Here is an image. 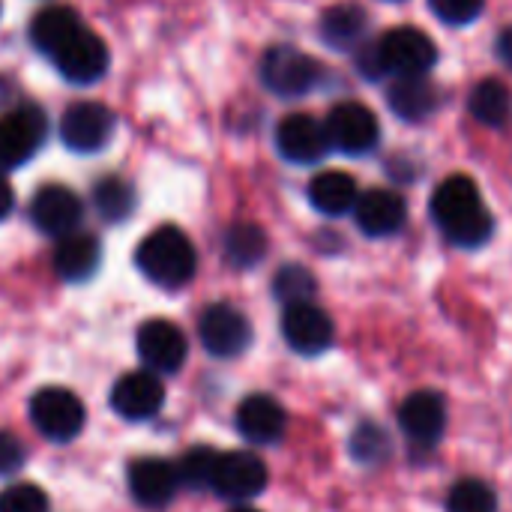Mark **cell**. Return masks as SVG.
<instances>
[{
	"instance_id": "cell-1",
	"label": "cell",
	"mask_w": 512,
	"mask_h": 512,
	"mask_svg": "<svg viewBox=\"0 0 512 512\" xmlns=\"http://www.w3.org/2000/svg\"><path fill=\"white\" fill-rule=\"evenodd\" d=\"M432 219L450 243L474 249L492 237L495 219L483 204L477 183L465 174L447 177L432 195Z\"/></svg>"
},
{
	"instance_id": "cell-2",
	"label": "cell",
	"mask_w": 512,
	"mask_h": 512,
	"mask_svg": "<svg viewBox=\"0 0 512 512\" xmlns=\"http://www.w3.org/2000/svg\"><path fill=\"white\" fill-rule=\"evenodd\" d=\"M135 264L153 285L177 291L192 282L198 270V252L186 231H180L177 225H162L141 240V246L135 249Z\"/></svg>"
},
{
	"instance_id": "cell-3",
	"label": "cell",
	"mask_w": 512,
	"mask_h": 512,
	"mask_svg": "<svg viewBox=\"0 0 512 512\" xmlns=\"http://www.w3.org/2000/svg\"><path fill=\"white\" fill-rule=\"evenodd\" d=\"M375 57L384 75L390 72L399 78H420L438 63V48L423 30L396 27L375 42Z\"/></svg>"
},
{
	"instance_id": "cell-4",
	"label": "cell",
	"mask_w": 512,
	"mask_h": 512,
	"mask_svg": "<svg viewBox=\"0 0 512 512\" xmlns=\"http://www.w3.org/2000/svg\"><path fill=\"white\" fill-rule=\"evenodd\" d=\"M84 405L66 387H42L30 399V423L36 432L54 444H66L81 435L84 429Z\"/></svg>"
},
{
	"instance_id": "cell-5",
	"label": "cell",
	"mask_w": 512,
	"mask_h": 512,
	"mask_svg": "<svg viewBox=\"0 0 512 512\" xmlns=\"http://www.w3.org/2000/svg\"><path fill=\"white\" fill-rule=\"evenodd\" d=\"M318 78H321V66L309 54L291 45H276L261 60V81L267 84V90H273L282 99L306 96L318 84Z\"/></svg>"
},
{
	"instance_id": "cell-6",
	"label": "cell",
	"mask_w": 512,
	"mask_h": 512,
	"mask_svg": "<svg viewBox=\"0 0 512 512\" xmlns=\"http://www.w3.org/2000/svg\"><path fill=\"white\" fill-rule=\"evenodd\" d=\"M48 135V120L36 105H18L0 114V174L24 165Z\"/></svg>"
},
{
	"instance_id": "cell-7",
	"label": "cell",
	"mask_w": 512,
	"mask_h": 512,
	"mask_svg": "<svg viewBox=\"0 0 512 512\" xmlns=\"http://www.w3.org/2000/svg\"><path fill=\"white\" fill-rule=\"evenodd\" d=\"M117 117L102 102H75L63 111L60 138L75 153H96L114 138Z\"/></svg>"
},
{
	"instance_id": "cell-8",
	"label": "cell",
	"mask_w": 512,
	"mask_h": 512,
	"mask_svg": "<svg viewBox=\"0 0 512 512\" xmlns=\"http://www.w3.org/2000/svg\"><path fill=\"white\" fill-rule=\"evenodd\" d=\"M198 336H201V345L207 348V354L228 360V357H240L249 348L252 324L237 306L213 303L204 309V315L198 321Z\"/></svg>"
},
{
	"instance_id": "cell-9",
	"label": "cell",
	"mask_w": 512,
	"mask_h": 512,
	"mask_svg": "<svg viewBox=\"0 0 512 512\" xmlns=\"http://www.w3.org/2000/svg\"><path fill=\"white\" fill-rule=\"evenodd\" d=\"M324 129H327L330 147H336V150H342L348 156H363V153L375 150L378 138H381L378 117L366 105H360V102L336 105L327 114Z\"/></svg>"
},
{
	"instance_id": "cell-10",
	"label": "cell",
	"mask_w": 512,
	"mask_h": 512,
	"mask_svg": "<svg viewBox=\"0 0 512 512\" xmlns=\"http://www.w3.org/2000/svg\"><path fill=\"white\" fill-rule=\"evenodd\" d=\"M135 348H138V360L144 363V369L156 375H174L186 363V354H189V342L183 330L165 318H153L141 324L135 336Z\"/></svg>"
},
{
	"instance_id": "cell-11",
	"label": "cell",
	"mask_w": 512,
	"mask_h": 512,
	"mask_svg": "<svg viewBox=\"0 0 512 512\" xmlns=\"http://www.w3.org/2000/svg\"><path fill=\"white\" fill-rule=\"evenodd\" d=\"M282 336L291 345V351H297L303 357H318L333 345L336 327H333V318L321 306L306 300V303L285 306V312H282Z\"/></svg>"
},
{
	"instance_id": "cell-12",
	"label": "cell",
	"mask_w": 512,
	"mask_h": 512,
	"mask_svg": "<svg viewBox=\"0 0 512 512\" xmlns=\"http://www.w3.org/2000/svg\"><path fill=\"white\" fill-rule=\"evenodd\" d=\"M51 63L57 66V72L72 81V84H96L111 63L108 45L102 36H96L93 30H78L60 51L51 54Z\"/></svg>"
},
{
	"instance_id": "cell-13",
	"label": "cell",
	"mask_w": 512,
	"mask_h": 512,
	"mask_svg": "<svg viewBox=\"0 0 512 512\" xmlns=\"http://www.w3.org/2000/svg\"><path fill=\"white\" fill-rule=\"evenodd\" d=\"M30 219H33V225L42 234L66 237V234L81 228L84 204H81V198L69 186L48 183V186H39L36 195L30 198Z\"/></svg>"
},
{
	"instance_id": "cell-14",
	"label": "cell",
	"mask_w": 512,
	"mask_h": 512,
	"mask_svg": "<svg viewBox=\"0 0 512 512\" xmlns=\"http://www.w3.org/2000/svg\"><path fill=\"white\" fill-rule=\"evenodd\" d=\"M210 489L228 501H249L267 489V468L255 453L246 450L219 453Z\"/></svg>"
},
{
	"instance_id": "cell-15",
	"label": "cell",
	"mask_w": 512,
	"mask_h": 512,
	"mask_svg": "<svg viewBox=\"0 0 512 512\" xmlns=\"http://www.w3.org/2000/svg\"><path fill=\"white\" fill-rule=\"evenodd\" d=\"M165 405L162 378L150 369H138L123 375L111 390V411L129 423H144L156 417Z\"/></svg>"
},
{
	"instance_id": "cell-16",
	"label": "cell",
	"mask_w": 512,
	"mask_h": 512,
	"mask_svg": "<svg viewBox=\"0 0 512 512\" xmlns=\"http://www.w3.org/2000/svg\"><path fill=\"white\" fill-rule=\"evenodd\" d=\"M399 426L405 432V438L420 447V450H432L444 429H447V405L438 393L432 390H420L411 393L402 408H399Z\"/></svg>"
},
{
	"instance_id": "cell-17",
	"label": "cell",
	"mask_w": 512,
	"mask_h": 512,
	"mask_svg": "<svg viewBox=\"0 0 512 512\" xmlns=\"http://www.w3.org/2000/svg\"><path fill=\"white\" fill-rule=\"evenodd\" d=\"M276 147L294 165H315L327 156L330 138L324 123L312 114H288L276 126Z\"/></svg>"
},
{
	"instance_id": "cell-18",
	"label": "cell",
	"mask_w": 512,
	"mask_h": 512,
	"mask_svg": "<svg viewBox=\"0 0 512 512\" xmlns=\"http://www.w3.org/2000/svg\"><path fill=\"white\" fill-rule=\"evenodd\" d=\"M177 489H180L177 465L156 459V456H144L129 465V492L141 507H150V510L168 507Z\"/></svg>"
},
{
	"instance_id": "cell-19",
	"label": "cell",
	"mask_w": 512,
	"mask_h": 512,
	"mask_svg": "<svg viewBox=\"0 0 512 512\" xmlns=\"http://www.w3.org/2000/svg\"><path fill=\"white\" fill-rule=\"evenodd\" d=\"M354 219L366 237H390L402 231L408 219V204L393 189H369L357 198Z\"/></svg>"
},
{
	"instance_id": "cell-20",
	"label": "cell",
	"mask_w": 512,
	"mask_h": 512,
	"mask_svg": "<svg viewBox=\"0 0 512 512\" xmlns=\"http://www.w3.org/2000/svg\"><path fill=\"white\" fill-rule=\"evenodd\" d=\"M285 429H288V414L273 396L255 393V396H246L240 402V408H237V432L249 444H258V447L276 444V441H282Z\"/></svg>"
},
{
	"instance_id": "cell-21",
	"label": "cell",
	"mask_w": 512,
	"mask_h": 512,
	"mask_svg": "<svg viewBox=\"0 0 512 512\" xmlns=\"http://www.w3.org/2000/svg\"><path fill=\"white\" fill-rule=\"evenodd\" d=\"M99 261H102V246L93 234L72 231L66 237H57L51 264L63 282H87L99 270Z\"/></svg>"
},
{
	"instance_id": "cell-22",
	"label": "cell",
	"mask_w": 512,
	"mask_h": 512,
	"mask_svg": "<svg viewBox=\"0 0 512 512\" xmlns=\"http://www.w3.org/2000/svg\"><path fill=\"white\" fill-rule=\"evenodd\" d=\"M78 30H84V21H81V15L75 9H69V6H48V9L36 12V18L30 21V42L45 57H51Z\"/></svg>"
},
{
	"instance_id": "cell-23",
	"label": "cell",
	"mask_w": 512,
	"mask_h": 512,
	"mask_svg": "<svg viewBox=\"0 0 512 512\" xmlns=\"http://www.w3.org/2000/svg\"><path fill=\"white\" fill-rule=\"evenodd\" d=\"M357 198H360L357 183L345 171H321L309 183V201L324 216H345V213H351Z\"/></svg>"
},
{
	"instance_id": "cell-24",
	"label": "cell",
	"mask_w": 512,
	"mask_h": 512,
	"mask_svg": "<svg viewBox=\"0 0 512 512\" xmlns=\"http://www.w3.org/2000/svg\"><path fill=\"white\" fill-rule=\"evenodd\" d=\"M438 102H441V93H438V87L426 75H420V78H399L396 87L390 90L393 114H399L408 123H417V120H426L429 114H435Z\"/></svg>"
},
{
	"instance_id": "cell-25",
	"label": "cell",
	"mask_w": 512,
	"mask_h": 512,
	"mask_svg": "<svg viewBox=\"0 0 512 512\" xmlns=\"http://www.w3.org/2000/svg\"><path fill=\"white\" fill-rule=\"evenodd\" d=\"M363 33H366V12L354 3L330 6L321 18V36L339 51L354 48L363 39Z\"/></svg>"
},
{
	"instance_id": "cell-26",
	"label": "cell",
	"mask_w": 512,
	"mask_h": 512,
	"mask_svg": "<svg viewBox=\"0 0 512 512\" xmlns=\"http://www.w3.org/2000/svg\"><path fill=\"white\" fill-rule=\"evenodd\" d=\"M135 186L126 180V177H102L96 186H93V207L96 213L105 219V222H123L132 216L135 210Z\"/></svg>"
},
{
	"instance_id": "cell-27",
	"label": "cell",
	"mask_w": 512,
	"mask_h": 512,
	"mask_svg": "<svg viewBox=\"0 0 512 512\" xmlns=\"http://www.w3.org/2000/svg\"><path fill=\"white\" fill-rule=\"evenodd\" d=\"M471 114L483 126H504L512 114L510 87L498 78H486L471 93Z\"/></svg>"
},
{
	"instance_id": "cell-28",
	"label": "cell",
	"mask_w": 512,
	"mask_h": 512,
	"mask_svg": "<svg viewBox=\"0 0 512 512\" xmlns=\"http://www.w3.org/2000/svg\"><path fill=\"white\" fill-rule=\"evenodd\" d=\"M225 255L234 267H255L267 255V234L255 222H234L225 234Z\"/></svg>"
},
{
	"instance_id": "cell-29",
	"label": "cell",
	"mask_w": 512,
	"mask_h": 512,
	"mask_svg": "<svg viewBox=\"0 0 512 512\" xmlns=\"http://www.w3.org/2000/svg\"><path fill=\"white\" fill-rule=\"evenodd\" d=\"M447 510L450 512H498V498L492 492L489 483L477 480V477H468V480H459L453 489H450V498H447Z\"/></svg>"
},
{
	"instance_id": "cell-30",
	"label": "cell",
	"mask_w": 512,
	"mask_h": 512,
	"mask_svg": "<svg viewBox=\"0 0 512 512\" xmlns=\"http://www.w3.org/2000/svg\"><path fill=\"white\" fill-rule=\"evenodd\" d=\"M315 276L306 270V267H300V264H285L279 273H276V279H273V294L285 303V306H291V303H306V300H312L315 297Z\"/></svg>"
},
{
	"instance_id": "cell-31",
	"label": "cell",
	"mask_w": 512,
	"mask_h": 512,
	"mask_svg": "<svg viewBox=\"0 0 512 512\" xmlns=\"http://www.w3.org/2000/svg\"><path fill=\"white\" fill-rule=\"evenodd\" d=\"M216 459H219V453L210 450V447H192L189 453H183V459L177 462L180 486H189V489H210Z\"/></svg>"
},
{
	"instance_id": "cell-32",
	"label": "cell",
	"mask_w": 512,
	"mask_h": 512,
	"mask_svg": "<svg viewBox=\"0 0 512 512\" xmlns=\"http://www.w3.org/2000/svg\"><path fill=\"white\" fill-rule=\"evenodd\" d=\"M351 456L363 465H378L381 459H387L390 453V435L381 429V426H360L354 435H351V444H348Z\"/></svg>"
},
{
	"instance_id": "cell-33",
	"label": "cell",
	"mask_w": 512,
	"mask_h": 512,
	"mask_svg": "<svg viewBox=\"0 0 512 512\" xmlns=\"http://www.w3.org/2000/svg\"><path fill=\"white\" fill-rule=\"evenodd\" d=\"M0 512H48V495L36 483H15L0 492Z\"/></svg>"
},
{
	"instance_id": "cell-34",
	"label": "cell",
	"mask_w": 512,
	"mask_h": 512,
	"mask_svg": "<svg viewBox=\"0 0 512 512\" xmlns=\"http://www.w3.org/2000/svg\"><path fill=\"white\" fill-rule=\"evenodd\" d=\"M483 3H486V0H429L432 12H435L444 24H453V27H462V24L477 21L480 12H483Z\"/></svg>"
},
{
	"instance_id": "cell-35",
	"label": "cell",
	"mask_w": 512,
	"mask_h": 512,
	"mask_svg": "<svg viewBox=\"0 0 512 512\" xmlns=\"http://www.w3.org/2000/svg\"><path fill=\"white\" fill-rule=\"evenodd\" d=\"M24 459H27L24 444L12 432H0V477L15 474L24 465Z\"/></svg>"
},
{
	"instance_id": "cell-36",
	"label": "cell",
	"mask_w": 512,
	"mask_h": 512,
	"mask_svg": "<svg viewBox=\"0 0 512 512\" xmlns=\"http://www.w3.org/2000/svg\"><path fill=\"white\" fill-rule=\"evenodd\" d=\"M12 204H15V195H12V186L9 180L0 174V222L12 213Z\"/></svg>"
},
{
	"instance_id": "cell-37",
	"label": "cell",
	"mask_w": 512,
	"mask_h": 512,
	"mask_svg": "<svg viewBox=\"0 0 512 512\" xmlns=\"http://www.w3.org/2000/svg\"><path fill=\"white\" fill-rule=\"evenodd\" d=\"M498 54H501V60L512 69V24L498 36Z\"/></svg>"
},
{
	"instance_id": "cell-38",
	"label": "cell",
	"mask_w": 512,
	"mask_h": 512,
	"mask_svg": "<svg viewBox=\"0 0 512 512\" xmlns=\"http://www.w3.org/2000/svg\"><path fill=\"white\" fill-rule=\"evenodd\" d=\"M231 512H258V510H252V507H237V510H231Z\"/></svg>"
}]
</instances>
